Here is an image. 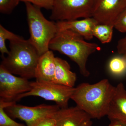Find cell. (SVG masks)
<instances>
[{
    "label": "cell",
    "instance_id": "cell-15",
    "mask_svg": "<svg viewBox=\"0 0 126 126\" xmlns=\"http://www.w3.org/2000/svg\"><path fill=\"white\" fill-rule=\"evenodd\" d=\"M114 25L97 24L94 27L93 34L102 44H107L112 39Z\"/></svg>",
    "mask_w": 126,
    "mask_h": 126
},
{
    "label": "cell",
    "instance_id": "cell-11",
    "mask_svg": "<svg viewBox=\"0 0 126 126\" xmlns=\"http://www.w3.org/2000/svg\"><path fill=\"white\" fill-rule=\"evenodd\" d=\"M93 18H84L83 19L61 21L56 22L58 31L63 30H69L81 35L85 39L90 40L93 38V30L98 24Z\"/></svg>",
    "mask_w": 126,
    "mask_h": 126
},
{
    "label": "cell",
    "instance_id": "cell-20",
    "mask_svg": "<svg viewBox=\"0 0 126 126\" xmlns=\"http://www.w3.org/2000/svg\"><path fill=\"white\" fill-rule=\"evenodd\" d=\"M114 28L122 33H126V8L117 18L114 24Z\"/></svg>",
    "mask_w": 126,
    "mask_h": 126
},
{
    "label": "cell",
    "instance_id": "cell-7",
    "mask_svg": "<svg viewBox=\"0 0 126 126\" xmlns=\"http://www.w3.org/2000/svg\"><path fill=\"white\" fill-rule=\"evenodd\" d=\"M31 83L28 79L15 76L0 65V100L16 102L17 97L31 90Z\"/></svg>",
    "mask_w": 126,
    "mask_h": 126
},
{
    "label": "cell",
    "instance_id": "cell-9",
    "mask_svg": "<svg viewBox=\"0 0 126 126\" xmlns=\"http://www.w3.org/2000/svg\"><path fill=\"white\" fill-rule=\"evenodd\" d=\"M126 8V0H95L92 17L98 24L114 25Z\"/></svg>",
    "mask_w": 126,
    "mask_h": 126
},
{
    "label": "cell",
    "instance_id": "cell-26",
    "mask_svg": "<svg viewBox=\"0 0 126 126\" xmlns=\"http://www.w3.org/2000/svg\"><path fill=\"white\" fill-rule=\"evenodd\" d=\"M55 126H56V125H55Z\"/></svg>",
    "mask_w": 126,
    "mask_h": 126
},
{
    "label": "cell",
    "instance_id": "cell-2",
    "mask_svg": "<svg viewBox=\"0 0 126 126\" xmlns=\"http://www.w3.org/2000/svg\"><path fill=\"white\" fill-rule=\"evenodd\" d=\"M84 39L72 31H59L50 41L49 48L68 57L78 65L82 75L87 77L90 74L87 68L88 59L100 47L96 43L86 42Z\"/></svg>",
    "mask_w": 126,
    "mask_h": 126
},
{
    "label": "cell",
    "instance_id": "cell-25",
    "mask_svg": "<svg viewBox=\"0 0 126 126\" xmlns=\"http://www.w3.org/2000/svg\"><path fill=\"white\" fill-rule=\"evenodd\" d=\"M122 56L124 57V58L126 59V52H125L122 55Z\"/></svg>",
    "mask_w": 126,
    "mask_h": 126
},
{
    "label": "cell",
    "instance_id": "cell-8",
    "mask_svg": "<svg viewBox=\"0 0 126 126\" xmlns=\"http://www.w3.org/2000/svg\"><path fill=\"white\" fill-rule=\"evenodd\" d=\"M60 108L56 104H42L35 107H29L15 103L5 108V110L10 116L23 120L27 126H29L41 118L51 117Z\"/></svg>",
    "mask_w": 126,
    "mask_h": 126
},
{
    "label": "cell",
    "instance_id": "cell-17",
    "mask_svg": "<svg viewBox=\"0 0 126 126\" xmlns=\"http://www.w3.org/2000/svg\"><path fill=\"white\" fill-rule=\"evenodd\" d=\"M15 103L16 102H6L0 100V126H26L15 121L5 111V108Z\"/></svg>",
    "mask_w": 126,
    "mask_h": 126
},
{
    "label": "cell",
    "instance_id": "cell-22",
    "mask_svg": "<svg viewBox=\"0 0 126 126\" xmlns=\"http://www.w3.org/2000/svg\"><path fill=\"white\" fill-rule=\"evenodd\" d=\"M55 125L56 122L53 118L47 117L39 119L29 126H55Z\"/></svg>",
    "mask_w": 126,
    "mask_h": 126
},
{
    "label": "cell",
    "instance_id": "cell-19",
    "mask_svg": "<svg viewBox=\"0 0 126 126\" xmlns=\"http://www.w3.org/2000/svg\"><path fill=\"white\" fill-rule=\"evenodd\" d=\"M19 0H0V12L10 14L19 4Z\"/></svg>",
    "mask_w": 126,
    "mask_h": 126
},
{
    "label": "cell",
    "instance_id": "cell-1",
    "mask_svg": "<svg viewBox=\"0 0 126 126\" xmlns=\"http://www.w3.org/2000/svg\"><path fill=\"white\" fill-rule=\"evenodd\" d=\"M115 89L107 79L92 84L83 83L75 88L71 99L92 119H99L107 115Z\"/></svg>",
    "mask_w": 126,
    "mask_h": 126
},
{
    "label": "cell",
    "instance_id": "cell-4",
    "mask_svg": "<svg viewBox=\"0 0 126 126\" xmlns=\"http://www.w3.org/2000/svg\"><path fill=\"white\" fill-rule=\"evenodd\" d=\"M25 4L30 34L29 40L41 56L49 50L50 43L58 32L56 23L47 19L40 7L29 2Z\"/></svg>",
    "mask_w": 126,
    "mask_h": 126
},
{
    "label": "cell",
    "instance_id": "cell-21",
    "mask_svg": "<svg viewBox=\"0 0 126 126\" xmlns=\"http://www.w3.org/2000/svg\"><path fill=\"white\" fill-rule=\"evenodd\" d=\"M20 1L29 2L40 8L52 10L54 0H19Z\"/></svg>",
    "mask_w": 126,
    "mask_h": 126
},
{
    "label": "cell",
    "instance_id": "cell-23",
    "mask_svg": "<svg viewBox=\"0 0 126 126\" xmlns=\"http://www.w3.org/2000/svg\"><path fill=\"white\" fill-rule=\"evenodd\" d=\"M117 49L120 54L123 55L126 52V35L118 41Z\"/></svg>",
    "mask_w": 126,
    "mask_h": 126
},
{
    "label": "cell",
    "instance_id": "cell-24",
    "mask_svg": "<svg viewBox=\"0 0 126 126\" xmlns=\"http://www.w3.org/2000/svg\"><path fill=\"white\" fill-rule=\"evenodd\" d=\"M109 126H126V122L118 120H110Z\"/></svg>",
    "mask_w": 126,
    "mask_h": 126
},
{
    "label": "cell",
    "instance_id": "cell-3",
    "mask_svg": "<svg viewBox=\"0 0 126 126\" xmlns=\"http://www.w3.org/2000/svg\"><path fill=\"white\" fill-rule=\"evenodd\" d=\"M10 50L2 57L0 65L12 74L29 79L35 78V72L40 55L29 39L23 37L10 41Z\"/></svg>",
    "mask_w": 126,
    "mask_h": 126
},
{
    "label": "cell",
    "instance_id": "cell-12",
    "mask_svg": "<svg viewBox=\"0 0 126 126\" xmlns=\"http://www.w3.org/2000/svg\"><path fill=\"white\" fill-rule=\"evenodd\" d=\"M107 116L110 121L118 120L126 122V89L122 83L116 87Z\"/></svg>",
    "mask_w": 126,
    "mask_h": 126
},
{
    "label": "cell",
    "instance_id": "cell-13",
    "mask_svg": "<svg viewBox=\"0 0 126 126\" xmlns=\"http://www.w3.org/2000/svg\"><path fill=\"white\" fill-rule=\"evenodd\" d=\"M55 58L51 50L40 56L35 72L36 81L53 82L56 67Z\"/></svg>",
    "mask_w": 126,
    "mask_h": 126
},
{
    "label": "cell",
    "instance_id": "cell-14",
    "mask_svg": "<svg viewBox=\"0 0 126 126\" xmlns=\"http://www.w3.org/2000/svg\"><path fill=\"white\" fill-rule=\"evenodd\" d=\"M55 72L52 82L70 87H74L77 81L76 74L70 70V66L67 61L58 58H55Z\"/></svg>",
    "mask_w": 126,
    "mask_h": 126
},
{
    "label": "cell",
    "instance_id": "cell-10",
    "mask_svg": "<svg viewBox=\"0 0 126 126\" xmlns=\"http://www.w3.org/2000/svg\"><path fill=\"white\" fill-rule=\"evenodd\" d=\"M56 126H92V118L77 106L60 108L51 116Z\"/></svg>",
    "mask_w": 126,
    "mask_h": 126
},
{
    "label": "cell",
    "instance_id": "cell-6",
    "mask_svg": "<svg viewBox=\"0 0 126 126\" xmlns=\"http://www.w3.org/2000/svg\"><path fill=\"white\" fill-rule=\"evenodd\" d=\"M95 0H54L50 18L57 21L92 17Z\"/></svg>",
    "mask_w": 126,
    "mask_h": 126
},
{
    "label": "cell",
    "instance_id": "cell-16",
    "mask_svg": "<svg viewBox=\"0 0 126 126\" xmlns=\"http://www.w3.org/2000/svg\"><path fill=\"white\" fill-rule=\"evenodd\" d=\"M108 69L111 74L117 77L126 74V60L123 56H114L109 61Z\"/></svg>",
    "mask_w": 126,
    "mask_h": 126
},
{
    "label": "cell",
    "instance_id": "cell-5",
    "mask_svg": "<svg viewBox=\"0 0 126 126\" xmlns=\"http://www.w3.org/2000/svg\"><path fill=\"white\" fill-rule=\"evenodd\" d=\"M31 88L29 92L17 97L16 102L25 97L35 96L54 102L60 108H67L75 90V87L49 82L36 81L31 82Z\"/></svg>",
    "mask_w": 126,
    "mask_h": 126
},
{
    "label": "cell",
    "instance_id": "cell-18",
    "mask_svg": "<svg viewBox=\"0 0 126 126\" xmlns=\"http://www.w3.org/2000/svg\"><path fill=\"white\" fill-rule=\"evenodd\" d=\"M21 36L7 30L1 25H0V52L1 57L4 56L5 54H8L9 51L6 46V40H14L20 38Z\"/></svg>",
    "mask_w": 126,
    "mask_h": 126
}]
</instances>
